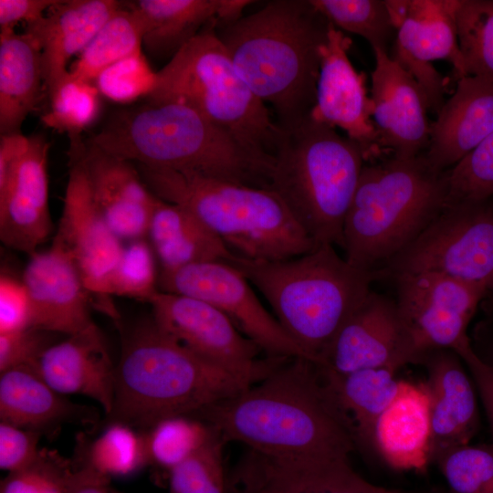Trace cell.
<instances>
[{"mask_svg":"<svg viewBox=\"0 0 493 493\" xmlns=\"http://www.w3.org/2000/svg\"><path fill=\"white\" fill-rule=\"evenodd\" d=\"M199 417L227 443L282 462L349 461L356 442L320 365L285 357L263 380L204 410Z\"/></svg>","mask_w":493,"mask_h":493,"instance_id":"6da1fadb","label":"cell"},{"mask_svg":"<svg viewBox=\"0 0 493 493\" xmlns=\"http://www.w3.org/2000/svg\"><path fill=\"white\" fill-rule=\"evenodd\" d=\"M330 26L309 0H273L215 26L238 73L282 130L310 115Z\"/></svg>","mask_w":493,"mask_h":493,"instance_id":"7a4b0ae2","label":"cell"},{"mask_svg":"<svg viewBox=\"0 0 493 493\" xmlns=\"http://www.w3.org/2000/svg\"><path fill=\"white\" fill-rule=\"evenodd\" d=\"M89 141L136 164L261 188L268 186L273 163L180 102L118 110Z\"/></svg>","mask_w":493,"mask_h":493,"instance_id":"3957f363","label":"cell"},{"mask_svg":"<svg viewBox=\"0 0 493 493\" xmlns=\"http://www.w3.org/2000/svg\"><path fill=\"white\" fill-rule=\"evenodd\" d=\"M252 384L187 349L152 317L124 335L106 423L144 431L167 417L197 416Z\"/></svg>","mask_w":493,"mask_h":493,"instance_id":"277c9868","label":"cell"},{"mask_svg":"<svg viewBox=\"0 0 493 493\" xmlns=\"http://www.w3.org/2000/svg\"><path fill=\"white\" fill-rule=\"evenodd\" d=\"M230 265L258 288L285 331L318 365L377 276L342 259L330 244L282 260L236 255Z\"/></svg>","mask_w":493,"mask_h":493,"instance_id":"5b68a950","label":"cell"},{"mask_svg":"<svg viewBox=\"0 0 493 493\" xmlns=\"http://www.w3.org/2000/svg\"><path fill=\"white\" fill-rule=\"evenodd\" d=\"M136 167L156 197L190 211L237 256L282 260L316 246L284 202L268 188L142 164Z\"/></svg>","mask_w":493,"mask_h":493,"instance_id":"8992f818","label":"cell"},{"mask_svg":"<svg viewBox=\"0 0 493 493\" xmlns=\"http://www.w3.org/2000/svg\"><path fill=\"white\" fill-rule=\"evenodd\" d=\"M445 173L424 155L364 164L343 226L346 260L373 270L412 243L445 209Z\"/></svg>","mask_w":493,"mask_h":493,"instance_id":"52a82bcc","label":"cell"},{"mask_svg":"<svg viewBox=\"0 0 493 493\" xmlns=\"http://www.w3.org/2000/svg\"><path fill=\"white\" fill-rule=\"evenodd\" d=\"M365 162L359 144L309 116L282 130L267 188L316 246H342L344 220Z\"/></svg>","mask_w":493,"mask_h":493,"instance_id":"ba28073f","label":"cell"},{"mask_svg":"<svg viewBox=\"0 0 493 493\" xmlns=\"http://www.w3.org/2000/svg\"><path fill=\"white\" fill-rule=\"evenodd\" d=\"M216 24L206 26L157 71L147 101L185 104L249 150L273 158L282 130L238 73Z\"/></svg>","mask_w":493,"mask_h":493,"instance_id":"9c48e42d","label":"cell"},{"mask_svg":"<svg viewBox=\"0 0 493 493\" xmlns=\"http://www.w3.org/2000/svg\"><path fill=\"white\" fill-rule=\"evenodd\" d=\"M435 272L493 290V198L447 204L383 275Z\"/></svg>","mask_w":493,"mask_h":493,"instance_id":"30bf717a","label":"cell"},{"mask_svg":"<svg viewBox=\"0 0 493 493\" xmlns=\"http://www.w3.org/2000/svg\"><path fill=\"white\" fill-rule=\"evenodd\" d=\"M158 288L215 307L267 356L311 361L261 304L246 278L228 263L203 262L160 270Z\"/></svg>","mask_w":493,"mask_h":493,"instance_id":"8fae6325","label":"cell"},{"mask_svg":"<svg viewBox=\"0 0 493 493\" xmlns=\"http://www.w3.org/2000/svg\"><path fill=\"white\" fill-rule=\"evenodd\" d=\"M150 304L163 330L204 360L251 383L263 380L285 358L259 359L261 349L203 300L159 290Z\"/></svg>","mask_w":493,"mask_h":493,"instance_id":"7c38bea8","label":"cell"},{"mask_svg":"<svg viewBox=\"0 0 493 493\" xmlns=\"http://www.w3.org/2000/svg\"><path fill=\"white\" fill-rule=\"evenodd\" d=\"M460 0H386L395 29L391 58L418 82L428 108L438 113L445 103L446 79L432 62L451 63L458 79L466 77L456 15Z\"/></svg>","mask_w":493,"mask_h":493,"instance_id":"4fadbf2b","label":"cell"},{"mask_svg":"<svg viewBox=\"0 0 493 493\" xmlns=\"http://www.w3.org/2000/svg\"><path fill=\"white\" fill-rule=\"evenodd\" d=\"M68 166L62 212L53 241L76 265L92 307L121 328V317L107 294L106 283L124 244L109 227L96 205L82 163L71 148H68Z\"/></svg>","mask_w":493,"mask_h":493,"instance_id":"5bb4252c","label":"cell"},{"mask_svg":"<svg viewBox=\"0 0 493 493\" xmlns=\"http://www.w3.org/2000/svg\"><path fill=\"white\" fill-rule=\"evenodd\" d=\"M393 277L395 302L413 341L416 363L427 351H456L469 341L467 326L487 289L435 272Z\"/></svg>","mask_w":493,"mask_h":493,"instance_id":"9a60e30c","label":"cell"},{"mask_svg":"<svg viewBox=\"0 0 493 493\" xmlns=\"http://www.w3.org/2000/svg\"><path fill=\"white\" fill-rule=\"evenodd\" d=\"M416 361L395 300L371 290L341 327L320 366L336 373L376 368L399 371Z\"/></svg>","mask_w":493,"mask_h":493,"instance_id":"2e32d148","label":"cell"},{"mask_svg":"<svg viewBox=\"0 0 493 493\" xmlns=\"http://www.w3.org/2000/svg\"><path fill=\"white\" fill-rule=\"evenodd\" d=\"M351 39L331 24L321 49L315 105L310 117L343 130L360 145L366 162L383 153L372 121L373 103L367 94L366 76L351 62Z\"/></svg>","mask_w":493,"mask_h":493,"instance_id":"e0dca14e","label":"cell"},{"mask_svg":"<svg viewBox=\"0 0 493 493\" xmlns=\"http://www.w3.org/2000/svg\"><path fill=\"white\" fill-rule=\"evenodd\" d=\"M372 51L371 99L379 146L399 159L420 156L430 139L426 97L414 78L388 53Z\"/></svg>","mask_w":493,"mask_h":493,"instance_id":"ac0fdd59","label":"cell"},{"mask_svg":"<svg viewBox=\"0 0 493 493\" xmlns=\"http://www.w3.org/2000/svg\"><path fill=\"white\" fill-rule=\"evenodd\" d=\"M69 148L84 167L94 202L118 238H146L156 196L134 163L110 154L81 136L69 138Z\"/></svg>","mask_w":493,"mask_h":493,"instance_id":"d6986e66","label":"cell"},{"mask_svg":"<svg viewBox=\"0 0 493 493\" xmlns=\"http://www.w3.org/2000/svg\"><path fill=\"white\" fill-rule=\"evenodd\" d=\"M423 385L428 399V462L446 450L469 444L479 425L477 391L464 362L453 350L425 352Z\"/></svg>","mask_w":493,"mask_h":493,"instance_id":"ffe728a7","label":"cell"},{"mask_svg":"<svg viewBox=\"0 0 493 493\" xmlns=\"http://www.w3.org/2000/svg\"><path fill=\"white\" fill-rule=\"evenodd\" d=\"M22 280L33 309V327L70 336L96 325L91 298L69 256L54 241L29 256Z\"/></svg>","mask_w":493,"mask_h":493,"instance_id":"44dd1931","label":"cell"},{"mask_svg":"<svg viewBox=\"0 0 493 493\" xmlns=\"http://www.w3.org/2000/svg\"><path fill=\"white\" fill-rule=\"evenodd\" d=\"M49 147L44 135L29 136L26 152L0 191V239L7 247L29 256L53 228L48 205Z\"/></svg>","mask_w":493,"mask_h":493,"instance_id":"7402d4cb","label":"cell"},{"mask_svg":"<svg viewBox=\"0 0 493 493\" xmlns=\"http://www.w3.org/2000/svg\"><path fill=\"white\" fill-rule=\"evenodd\" d=\"M31 368L58 393L87 396L110 413L115 366L97 325L55 342Z\"/></svg>","mask_w":493,"mask_h":493,"instance_id":"603a6c76","label":"cell"},{"mask_svg":"<svg viewBox=\"0 0 493 493\" xmlns=\"http://www.w3.org/2000/svg\"><path fill=\"white\" fill-rule=\"evenodd\" d=\"M493 132V82L466 76L458 79L431 123L424 155L437 173L451 169Z\"/></svg>","mask_w":493,"mask_h":493,"instance_id":"cb8c5ba5","label":"cell"},{"mask_svg":"<svg viewBox=\"0 0 493 493\" xmlns=\"http://www.w3.org/2000/svg\"><path fill=\"white\" fill-rule=\"evenodd\" d=\"M115 0H68L53 5L26 31L41 47L45 90L49 97L69 73L70 58L87 47L101 26L120 9Z\"/></svg>","mask_w":493,"mask_h":493,"instance_id":"d4e9b609","label":"cell"},{"mask_svg":"<svg viewBox=\"0 0 493 493\" xmlns=\"http://www.w3.org/2000/svg\"><path fill=\"white\" fill-rule=\"evenodd\" d=\"M248 0H139L129 4L142 28V47L170 59L206 26L230 24L243 16Z\"/></svg>","mask_w":493,"mask_h":493,"instance_id":"484cf974","label":"cell"},{"mask_svg":"<svg viewBox=\"0 0 493 493\" xmlns=\"http://www.w3.org/2000/svg\"><path fill=\"white\" fill-rule=\"evenodd\" d=\"M96 415L55 391L30 366L0 372V422L47 435L65 424H95Z\"/></svg>","mask_w":493,"mask_h":493,"instance_id":"4316f807","label":"cell"},{"mask_svg":"<svg viewBox=\"0 0 493 493\" xmlns=\"http://www.w3.org/2000/svg\"><path fill=\"white\" fill-rule=\"evenodd\" d=\"M160 270L203 262L230 264L236 257L205 223L181 205L156 197L147 236Z\"/></svg>","mask_w":493,"mask_h":493,"instance_id":"83f0119b","label":"cell"},{"mask_svg":"<svg viewBox=\"0 0 493 493\" xmlns=\"http://www.w3.org/2000/svg\"><path fill=\"white\" fill-rule=\"evenodd\" d=\"M45 90L41 47L30 33L0 32V133L20 132Z\"/></svg>","mask_w":493,"mask_h":493,"instance_id":"f1b7e54d","label":"cell"},{"mask_svg":"<svg viewBox=\"0 0 493 493\" xmlns=\"http://www.w3.org/2000/svg\"><path fill=\"white\" fill-rule=\"evenodd\" d=\"M320 368L330 393L350 422L356 446L372 452L376 425L404 385L396 379L398 371L376 368L336 373Z\"/></svg>","mask_w":493,"mask_h":493,"instance_id":"f546056e","label":"cell"},{"mask_svg":"<svg viewBox=\"0 0 493 493\" xmlns=\"http://www.w3.org/2000/svg\"><path fill=\"white\" fill-rule=\"evenodd\" d=\"M428 399L425 388L404 383L376 425L372 452L393 467H416L428 462Z\"/></svg>","mask_w":493,"mask_h":493,"instance_id":"4dcf8cb0","label":"cell"},{"mask_svg":"<svg viewBox=\"0 0 493 493\" xmlns=\"http://www.w3.org/2000/svg\"><path fill=\"white\" fill-rule=\"evenodd\" d=\"M72 462L110 479L133 475L149 466L144 432L121 423L107 424L96 437H78Z\"/></svg>","mask_w":493,"mask_h":493,"instance_id":"1f68e13d","label":"cell"},{"mask_svg":"<svg viewBox=\"0 0 493 493\" xmlns=\"http://www.w3.org/2000/svg\"><path fill=\"white\" fill-rule=\"evenodd\" d=\"M142 48V28L137 15L120 8L99 30L69 68L78 79L93 82L107 68Z\"/></svg>","mask_w":493,"mask_h":493,"instance_id":"d6a6232c","label":"cell"},{"mask_svg":"<svg viewBox=\"0 0 493 493\" xmlns=\"http://www.w3.org/2000/svg\"><path fill=\"white\" fill-rule=\"evenodd\" d=\"M143 432L149 466L167 475L205 447L217 433L207 422L193 415L167 417Z\"/></svg>","mask_w":493,"mask_h":493,"instance_id":"836d02e7","label":"cell"},{"mask_svg":"<svg viewBox=\"0 0 493 493\" xmlns=\"http://www.w3.org/2000/svg\"><path fill=\"white\" fill-rule=\"evenodd\" d=\"M334 27L358 35L372 50L388 53V44L395 33L386 0H309Z\"/></svg>","mask_w":493,"mask_h":493,"instance_id":"e575fe53","label":"cell"},{"mask_svg":"<svg viewBox=\"0 0 493 493\" xmlns=\"http://www.w3.org/2000/svg\"><path fill=\"white\" fill-rule=\"evenodd\" d=\"M456 22L467 76L493 82V0H460Z\"/></svg>","mask_w":493,"mask_h":493,"instance_id":"d590c367","label":"cell"},{"mask_svg":"<svg viewBox=\"0 0 493 493\" xmlns=\"http://www.w3.org/2000/svg\"><path fill=\"white\" fill-rule=\"evenodd\" d=\"M100 96L93 82L68 73L48 97L50 110L42 115L41 121L69 138L81 136L100 113Z\"/></svg>","mask_w":493,"mask_h":493,"instance_id":"8d00e7d4","label":"cell"},{"mask_svg":"<svg viewBox=\"0 0 493 493\" xmlns=\"http://www.w3.org/2000/svg\"><path fill=\"white\" fill-rule=\"evenodd\" d=\"M155 254L147 238L129 241L109 274L106 291L112 296L148 302L159 291Z\"/></svg>","mask_w":493,"mask_h":493,"instance_id":"74e56055","label":"cell"},{"mask_svg":"<svg viewBox=\"0 0 493 493\" xmlns=\"http://www.w3.org/2000/svg\"><path fill=\"white\" fill-rule=\"evenodd\" d=\"M450 493H493V444H466L446 450L433 462Z\"/></svg>","mask_w":493,"mask_h":493,"instance_id":"f35d334b","label":"cell"},{"mask_svg":"<svg viewBox=\"0 0 493 493\" xmlns=\"http://www.w3.org/2000/svg\"><path fill=\"white\" fill-rule=\"evenodd\" d=\"M225 444L217 432L199 452L173 468L168 474L169 493H228Z\"/></svg>","mask_w":493,"mask_h":493,"instance_id":"ab89813d","label":"cell"},{"mask_svg":"<svg viewBox=\"0 0 493 493\" xmlns=\"http://www.w3.org/2000/svg\"><path fill=\"white\" fill-rule=\"evenodd\" d=\"M446 178L447 204L492 199L493 132L446 172Z\"/></svg>","mask_w":493,"mask_h":493,"instance_id":"60d3db41","label":"cell"},{"mask_svg":"<svg viewBox=\"0 0 493 493\" xmlns=\"http://www.w3.org/2000/svg\"><path fill=\"white\" fill-rule=\"evenodd\" d=\"M101 96L121 104L148 98L157 84V71L142 49L104 69L93 81Z\"/></svg>","mask_w":493,"mask_h":493,"instance_id":"b9f144b4","label":"cell"},{"mask_svg":"<svg viewBox=\"0 0 493 493\" xmlns=\"http://www.w3.org/2000/svg\"><path fill=\"white\" fill-rule=\"evenodd\" d=\"M72 468L71 459L42 448L33 463L1 480L0 493H68Z\"/></svg>","mask_w":493,"mask_h":493,"instance_id":"7bdbcfd3","label":"cell"},{"mask_svg":"<svg viewBox=\"0 0 493 493\" xmlns=\"http://www.w3.org/2000/svg\"><path fill=\"white\" fill-rule=\"evenodd\" d=\"M58 335L37 328L0 333V372L20 366L31 367L58 341Z\"/></svg>","mask_w":493,"mask_h":493,"instance_id":"ee69618b","label":"cell"},{"mask_svg":"<svg viewBox=\"0 0 493 493\" xmlns=\"http://www.w3.org/2000/svg\"><path fill=\"white\" fill-rule=\"evenodd\" d=\"M33 327V309L22 280L11 275L0 276V333Z\"/></svg>","mask_w":493,"mask_h":493,"instance_id":"f6af8a7d","label":"cell"},{"mask_svg":"<svg viewBox=\"0 0 493 493\" xmlns=\"http://www.w3.org/2000/svg\"><path fill=\"white\" fill-rule=\"evenodd\" d=\"M43 435L0 422V468L8 473L20 470L38 456Z\"/></svg>","mask_w":493,"mask_h":493,"instance_id":"bcb514c9","label":"cell"},{"mask_svg":"<svg viewBox=\"0 0 493 493\" xmlns=\"http://www.w3.org/2000/svg\"><path fill=\"white\" fill-rule=\"evenodd\" d=\"M469 370L481 399L493 437V364L484 361L472 348L470 341L455 351Z\"/></svg>","mask_w":493,"mask_h":493,"instance_id":"7dc6e473","label":"cell"},{"mask_svg":"<svg viewBox=\"0 0 493 493\" xmlns=\"http://www.w3.org/2000/svg\"><path fill=\"white\" fill-rule=\"evenodd\" d=\"M58 0H0L1 29H15L17 23L37 22Z\"/></svg>","mask_w":493,"mask_h":493,"instance_id":"c3c4849f","label":"cell"},{"mask_svg":"<svg viewBox=\"0 0 493 493\" xmlns=\"http://www.w3.org/2000/svg\"><path fill=\"white\" fill-rule=\"evenodd\" d=\"M28 145L29 136L21 132L0 136V191L6 186Z\"/></svg>","mask_w":493,"mask_h":493,"instance_id":"681fc988","label":"cell"},{"mask_svg":"<svg viewBox=\"0 0 493 493\" xmlns=\"http://www.w3.org/2000/svg\"><path fill=\"white\" fill-rule=\"evenodd\" d=\"M110 481L111 479L87 467L73 463L68 482V493H123L114 488Z\"/></svg>","mask_w":493,"mask_h":493,"instance_id":"f907efd6","label":"cell"},{"mask_svg":"<svg viewBox=\"0 0 493 493\" xmlns=\"http://www.w3.org/2000/svg\"><path fill=\"white\" fill-rule=\"evenodd\" d=\"M398 493H401V492H398Z\"/></svg>","mask_w":493,"mask_h":493,"instance_id":"816d5d0a","label":"cell"}]
</instances>
